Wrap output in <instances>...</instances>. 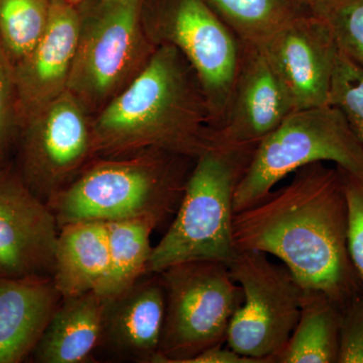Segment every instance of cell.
Here are the masks:
<instances>
[{"label":"cell","mask_w":363,"mask_h":363,"mask_svg":"<svg viewBox=\"0 0 363 363\" xmlns=\"http://www.w3.org/2000/svg\"><path fill=\"white\" fill-rule=\"evenodd\" d=\"M240 67L223 123L210 140L257 145L295 111L288 90L259 45L241 40Z\"/></svg>","instance_id":"13"},{"label":"cell","mask_w":363,"mask_h":363,"mask_svg":"<svg viewBox=\"0 0 363 363\" xmlns=\"http://www.w3.org/2000/svg\"><path fill=\"white\" fill-rule=\"evenodd\" d=\"M292 1L298 4V6H306L307 4H309L310 2L314 1V0H292Z\"/></svg>","instance_id":"30"},{"label":"cell","mask_w":363,"mask_h":363,"mask_svg":"<svg viewBox=\"0 0 363 363\" xmlns=\"http://www.w3.org/2000/svg\"><path fill=\"white\" fill-rule=\"evenodd\" d=\"M21 130L20 101L14 67L0 40V167L11 162Z\"/></svg>","instance_id":"25"},{"label":"cell","mask_w":363,"mask_h":363,"mask_svg":"<svg viewBox=\"0 0 363 363\" xmlns=\"http://www.w3.org/2000/svg\"><path fill=\"white\" fill-rule=\"evenodd\" d=\"M47 30L32 52L14 66L21 128L68 91L79 30L78 7L51 0Z\"/></svg>","instance_id":"15"},{"label":"cell","mask_w":363,"mask_h":363,"mask_svg":"<svg viewBox=\"0 0 363 363\" xmlns=\"http://www.w3.org/2000/svg\"><path fill=\"white\" fill-rule=\"evenodd\" d=\"M189 363H266L264 360L245 357L230 348L215 346L197 357L192 358Z\"/></svg>","instance_id":"28"},{"label":"cell","mask_w":363,"mask_h":363,"mask_svg":"<svg viewBox=\"0 0 363 363\" xmlns=\"http://www.w3.org/2000/svg\"><path fill=\"white\" fill-rule=\"evenodd\" d=\"M337 363H363V294L342 309Z\"/></svg>","instance_id":"27"},{"label":"cell","mask_w":363,"mask_h":363,"mask_svg":"<svg viewBox=\"0 0 363 363\" xmlns=\"http://www.w3.org/2000/svg\"><path fill=\"white\" fill-rule=\"evenodd\" d=\"M227 266L243 295L229 324L227 345L276 363L298 323L304 288L285 264H274L264 252L238 250Z\"/></svg>","instance_id":"9"},{"label":"cell","mask_w":363,"mask_h":363,"mask_svg":"<svg viewBox=\"0 0 363 363\" xmlns=\"http://www.w3.org/2000/svg\"><path fill=\"white\" fill-rule=\"evenodd\" d=\"M97 157L164 150L197 159L210 145L211 118L192 67L171 45H157L128 87L93 116Z\"/></svg>","instance_id":"2"},{"label":"cell","mask_w":363,"mask_h":363,"mask_svg":"<svg viewBox=\"0 0 363 363\" xmlns=\"http://www.w3.org/2000/svg\"><path fill=\"white\" fill-rule=\"evenodd\" d=\"M51 4V0H0V40L13 67L44 35Z\"/></svg>","instance_id":"22"},{"label":"cell","mask_w":363,"mask_h":363,"mask_svg":"<svg viewBox=\"0 0 363 363\" xmlns=\"http://www.w3.org/2000/svg\"><path fill=\"white\" fill-rule=\"evenodd\" d=\"M329 104L337 107L363 145V69L338 52Z\"/></svg>","instance_id":"24"},{"label":"cell","mask_w":363,"mask_h":363,"mask_svg":"<svg viewBox=\"0 0 363 363\" xmlns=\"http://www.w3.org/2000/svg\"><path fill=\"white\" fill-rule=\"evenodd\" d=\"M334 162L363 179V145L337 107L328 104L293 111L260 140L234 194V213L259 204L297 169Z\"/></svg>","instance_id":"6"},{"label":"cell","mask_w":363,"mask_h":363,"mask_svg":"<svg viewBox=\"0 0 363 363\" xmlns=\"http://www.w3.org/2000/svg\"><path fill=\"white\" fill-rule=\"evenodd\" d=\"M108 260L107 223L78 221L60 227L52 279L63 298L94 291Z\"/></svg>","instance_id":"18"},{"label":"cell","mask_w":363,"mask_h":363,"mask_svg":"<svg viewBox=\"0 0 363 363\" xmlns=\"http://www.w3.org/2000/svg\"><path fill=\"white\" fill-rule=\"evenodd\" d=\"M339 169L342 174L347 200L348 252L363 290V179Z\"/></svg>","instance_id":"26"},{"label":"cell","mask_w":363,"mask_h":363,"mask_svg":"<svg viewBox=\"0 0 363 363\" xmlns=\"http://www.w3.org/2000/svg\"><path fill=\"white\" fill-rule=\"evenodd\" d=\"M58 1L65 2V4H71V6H78L79 4L87 1V0H58Z\"/></svg>","instance_id":"29"},{"label":"cell","mask_w":363,"mask_h":363,"mask_svg":"<svg viewBox=\"0 0 363 363\" xmlns=\"http://www.w3.org/2000/svg\"><path fill=\"white\" fill-rule=\"evenodd\" d=\"M13 166L48 204L97 159L93 116L69 91L21 128Z\"/></svg>","instance_id":"10"},{"label":"cell","mask_w":363,"mask_h":363,"mask_svg":"<svg viewBox=\"0 0 363 363\" xmlns=\"http://www.w3.org/2000/svg\"><path fill=\"white\" fill-rule=\"evenodd\" d=\"M259 47L288 90L295 111L329 104L339 50L323 21L305 7Z\"/></svg>","instance_id":"12"},{"label":"cell","mask_w":363,"mask_h":363,"mask_svg":"<svg viewBox=\"0 0 363 363\" xmlns=\"http://www.w3.org/2000/svg\"><path fill=\"white\" fill-rule=\"evenodd\" d=\"M257 145L211 140L197 157L173 221L152 247L147 274L190 260L233 259L234 194Z\"/></svg>","instance_id":"4"},{"label":"cell","mask_w":363,"mask_h":363,"mask_svg":"<svg viewBox=\"0 0 363 363\" xmlns=\"http://www.w3.org/2000/svg\"><path fill=\"white\" fill-rule=\"evenodd\" d=\"M164 314L160 274H147L126 292L105 301L96 362L160 363Z\"/></svg>","instance_id":"14"},{"label":"cell","mask_w":363,"mask_h":363,"mask_svg":"<svg viewBox=\"0 0 363 363\" xmlns=\"http://www.w3.org/2000/svg\"><path fill=\"white\" fill-rule=\"evenodd\" d=\"M77 7L68 91L95 116L138 77L157 45L143 25V0H87Z\"/></svg>","instance_id":"5"},{"label":"cell","mask_w":363,"mask_h":363,"mask_svg":"<svg viewBox=\"0 0 363 363\" xmlns=\"http://www.w3.org/2000/svg\"><path fill=\"white\" fill-rule=\"evenodd\" d=\"M196 159L164 150L97 157L48 203L59 226L152 217L160 226L175 216Z\"/></svg>","instance_id":"3"},{"label":"cell","mask_w":363,"mask_h":363,"mask_svg":"<svg viewBox=\"0 0 363 363\" xmlns=\"http://www.w3.org/2000/svg\"><path fill=\"white\" fill-rule=\"evenodd\" d=\"M242 42L259 45L305 11L292 0H205Z\"/></svg>","instance_id":"21"},{"label":"cell","mask_w":363,"mask_h":363,"mask_svg":"<svg viewBox=\"0 0 363 363\" xmlns=\"http://www.w3.org/2000/svg\"><path fill=\"white\" fill-rule=\"evenodd\" d=\"M341 314L326 294L304 288L298 323L276 363H337Z\"/></svg>","instance_id":"19"},{"label":"cell","mask_w":363,"mask_h":363,"mask_svg":"<svg viewBox=\"0 0 363 363\" xmlns=\"http://www.w3.org/2000/svg\"><path fill=\"white\" fill-rule=\"evenodd\" d=\"M52 276H0V363H21L61 303Z\"/></svg>","instance_id":"16"},{"label":"cell","mask_w":363,"mask_h":363,"mask_svg":"<svg viewBox=\"0 0 363 363\" xmlns=\"http://www.w3.org/2000/svg\"><path fill=\"white\" fill-rule=\"evenodd\" d=\"M60 226L9 162L0 167V276H52Z\"/></svg>","instance_id":"11"},{"label":"cell","mask_w":363,"mask_h":363,"mask_svg":"<svg viewBox=\"0 0 363 363\" xmlns=\"http://www.w3.org/2000/svg\"><path fill=\"white\" fill-rule=\"evenodd\" d=\"M159 274L166 291L160 363H189L226 343L229 324L243 300L227 264L190 260Z\"/></svg>","instance_id":"7"},{"label":"cell","mask_w":363,"mask_h":363,"mask_svg":"<svg viewBox=\"0 0 363 363\" xmlns=\"http://www.w3.org/2000/svg\"><path fill=\"white\" fill-rule=\"evenodd\" d=\"M160 226L152 217L125 219L107 223L108 267L94 292L104 301L121 295L147 274L150 235Z\"/></svg>","instance_id":"20"},{"label":"cell","mask_w":363,"mask_h":363,"mask_svg":"<svg viewBox=\"0 0 363 363\" xmlns=\"http://www.w3.org/2000/svg\"><path fill=\"white\" fill-rule=\"evenodd\" d=\"M143 25L156 45H171L185 57L204 92L211 130L225 118L240 67L241 40L205 0H159L147 6Z\"/></svg>","instance_id":"8"},{"label":"cell","mask_w":363,"mask_h":363,"mask_svg":"<svg viewBox=\"0 0 363 363\" xmlns=\"http://www.w3.org/2000/svg\"><path fill=\"white\" fill-rule=\"evenodd\" d=\"M305 7L326 25L339 51L363 69V0H314Z\"/></svg>","instance_id":"23"},{"label":"cell","mask_w":363,"mask_h":363,"mask_svg":"<svg viewBox=\"0 0 363 363\" xmlns=\"http://www.w3.org/2000/svg\"><path fill=\"white\" fill-rule=\"evenodd\" d=\"M105 301L94 291L62 298L33 350L35 363L96 362Z\"/></svg>","instance_id":"17"},{"label":"cell","mask_w":363,"mask_h":363,"mask_svg":"<svg viewBox=\"0 0 363 363\" xmlns=\"http://www.w3.org/2000/svg\"><path fill=\"white\" fill-rule=\"evenodd\" d=\"M294 174L289 185L234 213V247L274 255L303 288L322 291L342 310L363 294L348 252L342 174L323 162Z\"/></svg>","instance_id":"1"}]
</instances>
